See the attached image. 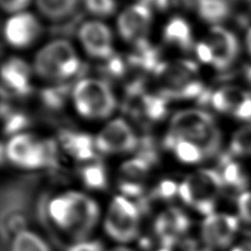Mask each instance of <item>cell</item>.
<instances>
[{"mask_svg":"<svg viewBox=\"0 0 251 251\" xmlns=\"http://www.w3.org/2000/svg\"><path fill=\"white\" fill-rule=\"evenodd\" d=\"M71 93L70 84H60L43 89L41 92V100L46 108L51 110H60L65 105Z\"/></svg>","mask_w":251,"mask_h":251,"instance_id":"28","label":"cell"},{"mask_svg":"<svg viewBox=\"0 0 251 251\" xmlns=\"http://www.w3.org/2000/svg\"><path fill=\"white\" fill-rule=\"evenodd\" d=\"M66 251H106L104 246L98 240H82L74 243Z\"/></svg>","mask_w":251,"mask_h":251,"instance_id":"36","label":"cell"},{"mask_svg":"<svg viewBox=\"0 0 251 251\" xmlns=\"http://www.w3.org/2000/svg\"><path fill=\"white\" fill-rule=\"evenodd\" d=\"M104 72L107 75L111 76V77H123L126 73V63L118 55L111 56L109 60H107V64L104 67Z\"/></svg>","mask_w":251,"mask_h":251,"instance_id":"35","label":"cell"},{"mask_svg":"<svg viewBox=\"0 0 251 251\" xmlns=\"http://www.w3.org/2000/svg\"><path fill=\"white\" fill-rule=\"evenodd\" d=\"M196 54L201 62L206 64H213V52L207 42H200L195 47Z\"/></svg>","mask_w":251,"mask_h":251,"instance_id":"37","label":"cell"},{"mask_svg":"<svg viewBox=\"0 0 251 251\" xmlns=\"http://www.w3.org/2000/svg\"><path fill=\"white\" fill-rule=\"evenodd\" d=\"M2 80L8 93H13L18 96H28L32 92L29 66L18 57H12L3 64Z\"/></svg>","mask_w":251,"mask_h":251,"instance_id":"17","label":"cell"},{"mask_svg":"<svg viewBox=\"0 0 251 251\" xmlns=\"http://www.w3.org/2000/svg\"><path fill=\"white\" fill-rule=\"evenodd\" d=\"M37 177L8 182L1 192V237L6 245L17 232L29 228L30 207Z\"/></svg>","mask_w":251,"mask_h":251,"instance_id":"3","label":"cell"},{"mask_svg":"<svg viewBox=\"0 0 251 251\" xmlns=\"http://www.w3.org/2000/svg\"><path fill=\"white\" fill-rule=\"evenodd\" d=\"M2 160H8L17 167L35 170L55 168L57 165V148L54 141H37L31 134H16L4 149L1 150Z\"/></svg>","mask_w":251,"mask_h":251,"instance_id":"6","label":"cell"},{"mask_svg":"<svg viewBox=\"0 0 251 251\" xmlns=\"http://www.w3.org/2000/svg\"><path fill=\"white\" fill-rule=\"evenodd\" d=\"M79 40L88 55L100 60L114 56L113 34L106 25L100 21H88L79 28Z\"/></svg>","mask_w":251,"mask_h":251,"instance_id":"14","label":"cell"},{"mask_svg":"<svg viewBox=\"0 0 251 251\" xmlns=\"http://www.w3.org/2000/svg\"><path fill=\"white\" fill-rule=\"evenodd\" d=\"M80 178L84 185L91 190H104L108 181L105 167L97 161H92L80 170Z\"/></svg>","mask_w":251,"mask_h":251,"instance_id":"26","label":"cell"},{"mask_svg":"<svg viewBox=\"0 0 251 251\" xmlns=\"http://www.w3.org/2000/svg\"><path fill=\"white\" fill-rule=\"evenodd\" d=\"M200 17L209 24H218L230 15V6L227 0H195Z\"/></svg>","mask_w":251,"mask_h":251,"instance_id":"24","label":"cell"},{"mask_svg":"<svg viewBox=\"0 0 251 251\" xmlns=\"http://www.w3.org/2000/svg\"><path fill=\"white\" fill-rule=\"evenodd\" d=\"M199 67L194 62L183 60L173 63L162 62L154 75L161 85L160 95L167 100H194L206 92L203 83L197 79Z\"/></svg>","mask_w":251,"mask_h":251,"instance_id":"4","label":"cell"},{"mask_svg":"<svg viewBox=\"0 0 251 251\" xmlns=\"http://www.w3.org/2000/svg\"><path fill=\"white\" fill-rule=\"evenodd\" d=\"M1 116L4 122L3 131L6 134H16L29 126V118L26 115L19 111H12L4 101L1 106Z\"/></svg>","mask_w":251,"mask_h":251,"instance_id":"29","label":"cell"},{"mask_svg":"<svg viewBox=\"0 0 251 251\" xmlns=\"http://www.w3.org/2000/svg\"><path fill=\"white\" fill-rule=\"evenodd\" d=\"M1 6L8 12H19L29 6L31 0H0Z\"/></svg>","mask_w":251,"mask_h":251,"instance_id":"38","label":"cell"},{"mask_svg":"<svg viewBox=\"0 0 251 251\" xmlns=\"http://www.w3.org/2000/svg\"><path fill=\"white\" fill-rule=\"evenodd\" d=\"M250 97L244 89L235 86H226L218 89L210 96V105L221 113H232Z\"/></svg>","mask_w":251,"mask_h":251,"instance_id":"20","label":"cell"},{"mask_svg":"<svg viewBox=\"0 0 251 251\" xmlns=\"http://www.w3.org/2000/svg\"><path fill=\"white\" fill-rule=\"evenodd\" d=\"M73 98L78 114L85 118H107L116 108V98L109 84L105 80H79L73 89Z\"/></svg>","mask_w":251,"mask_h":251,"instance_id":"8","label":"cell"},{"mask_svg":"<svg viewBox=\"0 0 251 251\" xmlns=\"http://www.w3.org/2000/svg\"><path fill=\"white\" fill-rule=\"evenodd\" d=\"M178 196V184L172 180L161 181L151 194V199L169 201Z\"/></svg>","mask_w":251,"mask_h":251,"instance_id":"32","label":"cell"},{"mask_svg":"<svg viewBox=\"0 0 251 251\" xmlns=\"http://www.w3.org/2000/svg\"><path fill=\"white\" fill-rule=\"evenodd\" d=\"M152 165L153 164L150 161L140 155H137L134 159L129 160L122 165V169H120L122 178L127 181L142 183L148 173L150 172Z\"/></svg>","mask_w":251,"mask_h":251,"instance_id":"27","label":"cell"},{"mask_svg":"<svg viewBox=\"0 0 251 251\" xmlns=\"http://www.w3.org/2000/svg\"><path fill=\"white\" fill-rule=\"evenodd\" d=\"M164 148L172 150L176 158L183 163L195 164L200 163L205 159V155L199 147L190 141L182 140V139L174 138L168 133L163 141Z\"/></svg>","mask_w":251,"mask_h":251,"instance_id":"22","label":"cell"},{"mask_svg":"<svg viewBox=\"0 0 251 251\" xmlns=\"http://www.w3.org/2000/svg\"><path fill=\"white\" fill-rule=\"evenodd\" d=\"M53 226L75 243L86 240L100 218L97 201L84 193L66 192L53 197L44 206Z\"/></svg>","mask_w":251,"mask_h":251,"instance_id":"1","label":"cell"},{"mask_svg":"<svg viewBox=\"0 0 251 251\" xmlns=\"http://www.w3.org/2000/svg\"><path fill=\"white\" fill-rule=\"evenodd\" d=\"M142 209L137 201L124 195L113 199L104 219L107 236L119 244L137 239L140 234Z\"/></svg>","mask_w":251,"mask_h":251,"instance_id":"7","label":"cell"},{"mask_svg":"<svg viewBox=\"0 0 251 251\" xmlns=\"http://www.w3.org/2000/svg\"><path fill=\"white\" fill-rule=\"evenodd\" d=\"M237 209L240 221L251 226V191L243 192L237 199Z\"/></svg>","mask_w":251,"mask_h":251,"instance_id":"34","label":"cell"},{"mask_svg":"<svg viewBox=\"0 0 251 251\" xmlns=\"http://www.w3.org/2000/svg\"><path fill=\"white\" fill-rule=\"evenodd\" d=\"M79 0H37L40 12L48 19L60 21L77 10Z\"/></svg>","mask_w":251,"mask_h":251,"instance_id":"23","label":"cell"},{"mask_svg":"<svg viewBox=\"0 0 251 251\" xmlns=\"http://www.w3.org/2000/svg\"><path fill=\"white\" fill-rule=\"evenodd\" d=\"M237 119L240 120H251V97H249L247 100H245L238 108H237L234 114Z\"/></svg>","mask_w":251,"mask_h":251,"instance_id":"39","label":"cell"},{"mask_svg":"<svg viewBox=\"0 0 251 251\" xmlns=\"http://www.w3.org/2000/svg\"><path fill=\"white\" fill-rule=\"evenodd\" d=\"M249 3H250V6H251V0H249Z\"/></svg>","mask_w":251,"mask_h":251,"instance_id":"45","label":"cell"},{"mask_svg":"<svg viewBox=\"0 0 251 251\" xmlns=\"http://www.w3.org/2000/svg\"><path fill=\"white\" fill-rule=\"evenodd\" d=\"M169 133L176 139L194 143L203 151L205 158L216 155L221 149V130L213 116L201 109L178 111L171 120Z\"/></svg>","mask_w":251,"mask_h":251,"instance_id":"2","label":"cell"},{"mask_svg":"<svg viewBox=\"0 0 251 251\" xmlns=\"http://www.w3.org/2000/svg\"><path fill=\"white\" fill-rule=\"evenodd\" d=\"M96 149L106 154L126 153L136 150L139 140L131 127L123 119H115L101 130L95 140Z\"/></svg>","mask_w":251,"mask_h":251,"instance_id":"11","label":"cell"},{"mask_svg":"<svg viewBox=\"0 0 251 251\" xmlns=\"http://www.w3.org/2000/svg\"><path fill=\"white\" fill-rule=\"evenodd\" d=\"M78 59L72 44L66 40H55L40 51L34 60V70L40 77L63 80V69Z\"/></svg>","mask_w":251,"mask_h":251,"instance_id":"10","label":"cell"},{"mask_svg":"<svg viewBox=\"0 0 251 251\" xmlns=\"http://www.w3.org/2000/svg\"><path fill=\"white\" fill-rule=\"evenodd\" d=\"M224 187L221 172L203 169L192 173L178 184V197L188 207L206 217L215 213L218 196Z\"/></svg>","mask_w":251,"mask_h":251,"instance_id":"5","label":"cell"},{"mask_svg":"<svg viewBox=\"0 0 251 251\" xmlns=\"http://www.w3.org/2000/svg\"><path fill=\"white\" fill-rule=\"evenodd\" d=\"M160 11L190 10L194 7V0H152Z\"/></svg>","mask_w":251,"mask_h":251,"instance_id":"33","label":"cell"},{"mask_svg":"<svg viewBox=\"0 0 251 251\" xmlns=\"http://www.w3.org/2000/svg\"><path fill=\"white\" fill-rule=\"evenodd\" d=\"M60 140L64 150L69 152L77 161L92 162L93 160H95L96 145L89 134L63 130L61 132Z\"/></svg>","mask_w":251,"mask_h":251,"instance_id":"18","label":"cell"},{"mask_svg":"<svg viewBox=\"0 0 251 251\" xmlns=\"http://www.w3.org/2000/svg\"><path fill=\"white\" fill-rule=\"evenodd\" d=\"M207 42L213 52V64L218 71L227 70L239 53V43L235 34L222 26L210 29Z\"/></svg>","mask_w":251,"mask_h":251,"instance_id":"15","label":"cell"},{"mask_svg":"<svg viewBox=\"0 0 251 251\" xmlns=\"http://www.w3.org/2000/svg\"><path fill=\"white\" fill-rule=\"evenodd\" d=\"M42 28L31 13H19L8 19L4 25V38L15 48H28L39 38Z\"/></svg>","mask_w":251,"mask_h":251,"instance_id":"16","label":"cell"},{"mask_svg":"<svg viewBox=\"0 0 251 251\" xmlns=\"http://www.w3.org/2000/svg\"><path fill=\"white\" fill-rule=\"evenodd\" d=\"M230 251H251V241H243L232 247Z\"/></svg>","mask_w":251,"mask_h":251,"instance_id":"40","label":"cell"},{"mask_svg":"<svg viewBox=\"0 0 251 251\" xmlns=\"http://www.w3.org/2000/svg\"><path fill=\"white\" fill-rule=\"evenodd\" d=\"M246 78H247L249 84L251 85V66L246 69Z\"/></svg>","mask_w":251,"mask_h":251,"instance_id":"42","label":"cell"},{"mask_svg":"<svg viewBox=\"0 0 251 251\" xmlns=\"http://www.w3.org/2000/svg\"><path fill=\"white\" fill-rule=\"evenodd\" d=\"M230 154H251V127H245L237 131L231 139Z\"/></svg>","mask_w":251,"mask_h":251,"instance_id":"30","label":"cell"},{"mask_svg":"<svg viewBox=\"0 0 251 251\" xmlns=\"http://www.w3.org/2000/svg\"><path fill=\"white\" fill-rule=\"evenodd\" d=\"M191 227V219L182 209L170 207L158 215L153 224V230L161 247L173 249L186 235Z\"/></svg>","mask_w":251,"mask_h":251,"instance_id":"12","label":"cell"},{"mask_svg":"<svg viewBox=\"0 0 251 251\" xmlns=\"http://www.w3.org/2000/svg\"><path fill=\"white\" fill-rule=\"evenodd\" d=\"M154 251H173L172 249H170V248H165V247H160L159 249H156V250H154Z\"/></svg>","mask_w":251,"mask_h":251,"instance_id":"44","label":"cell"},{"mask_svg":"<svg viewBox=\"0 0 251 251\" xmlns=\"http://www.w3.org/2000/svg\"><path fill=\"white\" fill-rule=\"evenodd\" d=\"M148 1L149 0H142L126 9L119 16L118 31L126 41L136 44L146 40L152 19V12Z\"/></svg>","mask_w":251,"mask_h":251,"instance_id":"13","label":"cell"},{"mask_svg":"<svg viewBox=\"0 0 251 251\" xmlns=\"http://www.w3.org/2000/svg\"><path fill=\"white\" fill-rule=\"evenodd\" d=\"M219 172L222 174L225 187L232 188L236 191H243L248 184V178L246 176L243 168L230 159V155H224L222 158Z\"/></svg>","mask_w":251,"mask_h":251,"instance_id":"25","label":"cell"},{"mask_svg":"<svg viewBox=\"0 0 251 251\" xmlns=\"http://www.w3.org/2000/svg\"><path fill=\"white\" fill-rule=\"evenodd\" d=\"M247 47L251 54V29L248 31V34H247Z\"/></svg>","mask_w":251,"mask_h":251,"instance_id":"43","label":"cell"},{"mask_svg":"<svg viewBox=\"0 0 251 251\" xmlns=\"http://www.w3.org/2000/svg\"><path fill=\"white\" fill-rule=\"evenodd\" d=\"M238 216L226 213H213L201 222V241L212 250L229 248L239 231Z\"/></svg>","mask_w":251,"mask_h":251,"instance_id":"9","label":"cell"},{"mask_svg":"<svg viewBox=\"0 0 251 251\" xmlns=\"http://www.w3.org/2000/svg\"><path fill=\"white\" fill-rule=\"evenodd\" d=\"M87 10L93 15L107 17L116 10L115 0H83Z\"/></svg>","mask_w":251,"mask_h":251,"instance_id":"31","label":"cell"},{"mask_svg":"<svg viewBox=\"0 0 251 251\" xmlns=\"http://www.w3.org/2000/svg\"><path fill=\"white\" fill-rule=\"evenodd\" d=\"M4 246L8 251H53L50 243L31 228L17 232Z\"/></svg>","mask_w":251,"mask_h":251,"instance_id":"19","label":"cell"},{"mask_svg":"<svg viewBox=\"0 0 251 251\" xmlns=\"http://www.w3.org/2000/svg\"><path fill=\"white\" fill-rule=\"evenodd\" d=\"M163 38L165 42L180 48L183 51H190L194 46L190 25L178 17L173 18L165 25Z\"/></svg>","mask_w":251,"mask_h":251,"instance_id":"21","label":"cell"},{"mask_svg":"<svg viewBox=\"0 0 251 251\" xmlns=\"http://www.w3.org/2000/svg\"><path fill=\"white\" fill-rule=\"evenodd\" d=\"M108 251H132V250L127 248V247H124V246H119V247L113 248V249H110V250H108Z\"/></svg>","mask_w":251,"mask_h":251,"instance_id":"41","label":"cell"}]
</instances>
